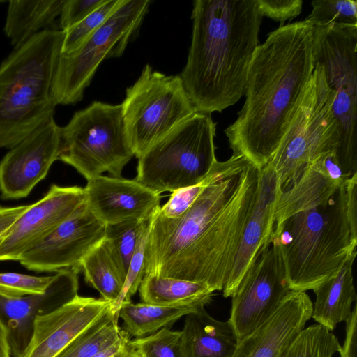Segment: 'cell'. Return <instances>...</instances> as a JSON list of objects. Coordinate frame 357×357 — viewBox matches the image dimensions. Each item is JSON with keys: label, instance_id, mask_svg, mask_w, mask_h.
Returning a JSON list of instances; mask_svg holds the SVG:
<instances>
[{"label": "cell", "instance_id": "2", "mask_svg": "<svg viewBox=\"0 0 357 357\" xmlns=\"http://www.w3.org/2000/svg\"><path fill=\"white\" fill-rule=\"evenodd\" d=\"M314 66L309 22L281 25L269 33L251 59L244 104L225 130L232 155L243 156L259 169L271 161Z\"/></svg>", "mask_w": 357, "mask_h": 357}, {"label": "cell", "instance_id": "13", "mask_svg": "<svg viewBox=\"0 0 357 357\" xmlns=\"http://www.w3.org/2000/svg\"><path fill=\"white\" fill-rule=\"evenodd\" d=\"M105 225L89 210L85 202L20 258V264L37 273L71 269L79 273L85 256L104 238Z\"/></svg>", "mask_w": 357, "mask_h": 357}, {"label": "cell", "instance_id": "17", "mask_svg": "<svg viewBox=\"0 0 357 357\" xmlns=\"http://www.w3.org/2000/svg\"><path fill=\"white\" fill-rule=\"evenodd\" d=\"M280 192L275 172L266 165L260 169L255 201L247 220L233 267L222 289L225 298L231 297L246 273L271 245L275 208Z\"/></svg>", "mask_w": 357, "mask_h": 357}, {"label": "cell", "instance_id": "30", "mask_svg": "<svg viewBox=\"0 0 357 357\" xmlns=\"http://www.w3.org/2000/svg\"><path fill=\"white\" fill-rule=\"evenodd\" d=\"M340 347L332 331L317 324L305 328L280 357H332Z\"/></svg>", "mask_w": 357, "mask_h": 357}, {"label": "cell", "instance_id": "14", "mask_svg": "<svg viewBox=\"0 0 357 357\" xmlns=\"http://www.w3.org/2000/svg\"><path fill=\"white\" fill-rule=\"evenodd\" d=\"M61 150V127L52 116L10 149L0 161L1 198L26 197L46 177Z\"/></svg>", "mask_w": 357, "mask_h": 357}, {"label": "cell", "instance_id": "9", "mask_svg": "<svg viewBox=\"0 0 357 357\" xmlns=\"http://www.w3.org/2000/svg\"><path fill=\"white\" fill-rule=\"evenodd\" d=\"M313 29L314 61L335 95L333 109L340 132L335 155L349 178L357 174V24Z\"/></svg>", "mask_w": 357, "mask_h": 357}, {"label": "cell", "instance_id": "34", "mask_svg": "<svg viewBox=\"0 0 357 357\" xmlns=\"http://www.w3.org/2000/svg\"><path fill=\"white\" fill-rule=\"evenodd\" d=\"M181 331L163 328L143 337L130 340V344L142 357H183Z\"/></svg>", "mask_w": 357, "mask_h": 357}, {"label": "cell", "instance_id": "29", "mask_svg": "<svg viewBox=\"0 0 357 357\" xmlns=\"http://www.w3.org/2000/svg\"><path fill=\"white\" fill-rule=\"evenodd\" d=\"M151 215L142 220H128L105 225L104 240L125 278L139 237Z\"/></svg>", "mask_w": 357, "mask_h": 357}, {"label": "cell", "instance_id": "25", "mask_svg": "<svg viewBox=\"0 0 357 357\" xmlns=\"http://www.w3.org/2000/svg\"><path fill=\"white\" fill-rule=\"evenodd\" d=\"M142 302L165 306H205L214 290L204 282L145 274L139 287Z\"/></svg>", "mask_w": 357, "mask_h": 357}, {"label": "cell", "instance_id": "12", "mask_svg": "<svg viewBox=\"0 0 357 357\" xmlns=\"http://www.w3.org/2000/svg\"><path fill=\"white\" fill-rule=\"evenodd\" d=\"M291 290L278 245H271L246 273L231 296L229 321L241 340L268 320Z\"/></svg>", "mask_w": 357, "mask_h": 357}, {"label": "cell", "instance_id": "36", "mask_svg": "<svg viewBox=\"0 0 357 357\" xmlns=\"http://www.w3.org/2000/svg\"><path fill=\"white\" fill-rule=\"evenodd\" d=\"M208 180V175L195 185L173 192L166 204L159 208V214L167 218L181 216L194 202L207 184Z\"/></svg>", "mask_w": 357, "mask_h": 357}, {"label": "cell", "instance_id": "19", "mask_svg": "<svg viewBox=\"0 0 357 357\" xmlns=\"http://www.w3.org/2000/svg\"><path fill=\"white\" fill-rule=\"evenodd\" d=\"M79 273L71 269L56 272L45 293L19 298L0 296V317L8 330L13 357L26 347L35 318L51 312L73 300L79 289Z\"/></svg>", "mask_w": 357, "mask_h": 357}, {"label": "cell", "instance_id": "6", "mask_svg": "<svg viewBox=\"0 0 357 357\" xmlns=\"http://www.w3.org/2000/svg\"><path fill=\"white\" fill-rule=\"evenodd\" d=\"M215 130L211 114L194 113L138 158L135 179L159 195L201 183L217 162Z\"/></svg>", "mask_w": 357, "mask_h": 357}, {"label": "cell", "instance_id": "31", "mask_svg": "<svg viewBox=\"0 0 357 357\" xmlns=\"http://www.w3.org/2000/svg\"><path fill=\"white\" fill-rule=\"evenodd\" d=\"M158 206L149 218L137 241L131 258L124 285L117 299L110 304L111 312L119 319V310L122 304L131 302V298L139 289L145 275V249L151 225Z\"/></svg>", "mask_w": 357, "mask_h": 357}, {"label": "cell", "instance_id": "15", "mask_svg": "<svg viewBox=\"0 0 357 357\" xmlns=\"http://www.w3.org/2000/svg\"><path fill=\"white\" fill-rule=\"evenodd\" d=\"M85 202L79 186L52 184L45 195L14 223L0 245V261H19L20 257L69 218Z\"/></svg>", "mask_w": 357, "mask_h": 357}, {"label": "cell", "instance_id": "28", "mask_svg": "<svg viewBox=\"0 0 357 357\" xmlns=\"http://www.w3.org/2000/svg\"><path fill=\"white\" fill-rule=\"evenodd\" d=\"M110 307L77 335L56 357H93L114 343L124 331Z\"/></svg>", "mask_w": 357, "mask_h": 357}, {"label": "cell", "instance_id": "3", "mask_svg": "<svg viewBox=\"0 0 357 357\" xmlns=\"http://www.w3.org/2000/svg\"><path fill=\"white\" fill-rule=\"evenodd\" d=\"M264 16L257 0H195L186 64L179 75L197 112H221L243 95Z\"/></svg>", "mask_w": 357, "mask_h": 357}, {"label": "cell", "instance_id": "37", "mask_svg": "<svg viewBox=\"0 0 357 357\" xmlns=\"http://www.w3.org/2000/svg\"><path fill=\"white\" fill-rule=\"evenodd\" d=\"M106 0H65L59 19L61 30L66 31L75 26Z\"/></svg>", "mask_w": 357, "mask_h": 357}, {"label": "cell", "instance_id": "7", "mask_svg": "<svg viewBox=\"0 0 357 357\" xmlns=\"http://www.w3.org/2000/svg\"><path fill=\"white\" fill-rule=\"evenodd\" d=\"M335 92L321 65L312 75L271 161L281 191L291 186L304 169L323 153L336 151L339 126L333 112Z\"/></svg>", "mask_w": 357, "mask_h": 357}, {"label": "cell", "instance_id": "21", "mask_svg": "<svg viewBox=\"0 0 357 357\" xmlns=\"http://www.w3.org/2000/svg\"><path fill=\"white\" fill-rule=\"evenodd\" d=\"M321 155L304 169L291 186L280 192L275 208L273 230L298 212L326 205L344 183L330 178Z\"/></svg>", "mask_w": 357, "mask_h": 357}, {"label": "cell", "instance_id": "8", "mask_svg": "<svg viewBox=\"0 0 357 357\" xmlns=\"http://www.w3.org/2000/svg\"><path fill=\"white\" fill-rule=\"evenodd\" d=\"M61 138L59 160L87 181L104 172L121 177L124 167L135 156L121 104L93 102L61 127Z\"/></svg>", "mask_w": 357, "mask_h": 357}, {"label": "cell", "instance_id": "10", "mask_svg": "<svg viewBox=\"0 0 357 357\" xmlns=\"http://www.w3.org/2000/svg\"><path fill=\"white\" fill-rule=\"evenodd\" d=\"M126 132L136 158L197 112L179 76L146 64L126 90L121 104Z\"/></svg>", "mask_w": 357, "mask_h": 357}, {"label": "cell", "instance_id": "33", "mask_svg": "<svg viewBox=\"0 0 357 357\" xmlns=\"http://www.w3.org/2000/svg\"><path fill=\"white\" fill-rule=\"evenodd\" d=\"M311 4L312 10L305 20L314 27L357 24L356 0H314Z\"/></svg>", "mask_w": 357, "mask_h": 357}, {"label": "cell", "instance_id": "4", "mask_svg": "<svg viewBox=\"0 0 357 357\" xmlns=\"http://www.w3.org/2000/svg\"><path fill=\"white\" fill-rule=\"evenodd\" d=\"M291 291L314 290L356 251L357 229L348 215L345 182L324 206L298 212L273 230Z\"/></svg>", "mask_w": 357, "mask_h": 357}, {"label": "cell", "instance_id": "32", "mask_svg": "<svg viewBox=\"0 0 357 357\" xmlns=\"http://www.w3.org/2000/svg\"><path fill=\"white\" fill-rule=\"evenodd\" d=\"M123 0H106L81 22L64 31L62 54H70L77 50L95 33L121 4Z\"/></svg>", "mask_w": 357, "mask_h": 357}, {"label": "cell", "instance_id": "1", "mask_svg": "<svg viewBox=\"0 0 357 357\" xmlns=\"http://www.w3.org/2000/svg\"><path fill=\"white\" fill-rule=\"evenodd\" d=\"M260 169L242 155L218 161L181 216L153 217L145 274L204 282L222 291L258 190Z\"/></svg>", "mask_w": 357, "mask_h": 357}, {"label": "cell", "instance_id": "41", "mask_svg": "<svg viewBox=\"0 0 357 357\" xmlns=\"http://www.w3.org/2000/svg\"><path fill=\"white\" fill-rule=\"evenodd\" d=\"M29 206L30 204L12 207L0 206V245L14 223Z\"/></svg>", "mask_w": 357, "mask_h": 357}, {"label": "cell", "instance_id": "18", "mask_svg": "<svg viewBox=\"0 0 357 357\" xmlns=\"http://www.w3.org/2000/svg\"><path fill=\"white\" fill-rule=\"evenodd\" d=\"M85 204L104 225L144 220L158 206L161 196L134 179L98 176L84 188Z\"/></svg>", "mask_w": 357, "mask_h": 357}, {"label": "cell", "instance_id": "22", "mask_svg": "<svg viewBox=\"0 0 357 357\" xmlns=\"http://www.w3.org/2000/svg\"><path fill=\"white\" fill-rule=\"evenodd\" d=\"M181 332L183 357H231L238 342L230 322L214 319L204 307L185 316Z\"/></svg>", "mask_w": 357, "mask_h": 357}, {"label": "cell", "instance_id": "23", "mask_svg": "<svg viewBox=\"0 0 357 357\" xmlns=\"http://www.w3.org/2000/svg\"><path fill=\"white\" fill-rule=\"evenodd\" d=\"M356 254L355 251L335 275L313 290L316 299L311 318L331 331L349 319L351 304L357 299L353 276Z\"/></svg>", "mask_w": 357, "mask_h": 357}, {"label": "cell", "instance_id": "16", "mask_svg": "<svg viewBox=\"0 0 357 357\" xmlns=\"http://www.w3.org/2000/svg\"><path fill=\"white\" fill-rule=\"evenodd\" d=\"M111 303L77 295L59 308L35 318L30 340L18 357H56L102 315Z\"/></svg>", "mask_w": 357, "mask_h": 357}, {"label": "cell", "instance_id": "26", "mask_svg": "<svg viewBox=\"0 0 357 357\" xmlns=\"http://www.w3.org/2000/svg\"><path fill=\"white\" fill-rule=\"evenodd\" d=\"M204 306L185 305L165 306L132 301L121 305L119 319L123 320V330L135 338L150 335L173 324L182 317Z\"/></svg>", "mask_w": 357, "mask_h": 357}, {"label": "cell", "instance_id": "11", "mask_svg": "<svg viewBox=\"0 0 357 357\" xmlns=\"http://www.w3.org/2000/svg\"><path fill=\"white\" fill-rule=\"evenodd\" d=\"M150 0H123L107 21L77 50L60 56L52 84L58 105L81 101L100 63L121 56L149 11Z\"/></svg>", "mask_w": 357, "mask_h": 357}, {"label": "cell", "instance_id": "38", "mask_svg": "<svg viewBox=\"0 0 357 357\" xmlns=\"http://www.w3.org/2000/svg\"><path fill=\"white\" fill-rule=\"evenodd\" d=\"M264 17H268L282 24L292 20L301 12L302 0H257Z\"/></svg>", "mask_w": 357, "mask_h": 357}, {"label": "cell", "instance_id": "5", "mask_svg": "<svg viewBox=\"0 0 357 357\" xmlns=\"http://www.w3.org/2000/svg\"><path fill=\"white\" fill-rule=\"evenodd\" d=\"M65 31L46 29L0 64V148L12 149L53 116L52 84Z\"/></svg>", "mask_w": 357, "mask_h": 357}, {"label": "cell", "instance_id": "35", "mask_svg": "<svg viewBox=\"0 0 357 357\" xmlns=\"http://www.w3.org/2000/svg\"><path fill=\"white\" fill-rule=\"evenodd\" d=\"M54 278L50 276H35L23 273H0V296L19 298L45 292Z\"/></svg>", "mask_w": 357, "mask_h": 357}, {"label": "cell", "instance_id": "24", "mask_svg": "<svg viewBox=\"0 0 357 357\" xmlns=\"http://www.w3.org/2000/svg\"><path fill=\"white\" fill-rule=\"evenodd\" d=\"M65 0L9 1L4 33L14 49L46 30L60 15Z\"/></svg>", "mask_w": 357, "mask_h": 357}, {"label": "cell", "instance_id": "42", "mask_svg": "<svg viewBox=\"0 0 357 357\" xmlns=\"http://www.w3.org/2000/svg\"><path fill=\"white\" fill-rule=\"evenodd\" d=\"M0 357H13L9 342L8 330L0 317Z\"/></svg>", "mask_w": 357, "mask_h": 357}, {"label": "cell", "instance_id": "43", "mask_svg": "<svg viewBox=\"0 0 357 357\" xmlns=\"http://www.w3.org/2000/svg\"><path fill=\"white\" fill-rule=\"evenodd\" d=\"M132 357H142L140 354L137 351L136 354Z\"/></svg>", "mask_w": 357, "mask_h": 357}, {"label": "cell", "instance_id": "39", "mask_svg": "<svg viewBox=\"0 0 357 357\" xmlns=\"http://www.w3.org/2000/svg\"><path fill=\"white\" fill-rule=\"evenodd\" d=\"M346 337L339 353L341 357H357V306L355 305L351 317L346 322Z\"/></svg>", "mask_w": 357, "mask_h": 357}, {"label": "cell", "instance_id": "27", "mask_svg": "<svg viewBox=\"0 0 357 357\" xmlns=\"http://www.w3.org/2000/svg\"><path fill=\"white\" fill-rule=\"evenodd\" d=\"M86 282L111 303L120 295L126 278L120 271L112 252L103 240L91 250L81 263Z\"/></svg>", "mask_w": 357, "mask_h": 357}, {"label": "cell", "instance_id": "20", "mask_svg": "<svg viewBox=\"0 0 357 357\" xmlns=\"http://www.w3.org/2000/svg\"><path fill=\"white\" fill-rule=\"evenodd\" d=\"M305 291H291L275 313L238 342L231 357H280L312 317Z\"/></svg>", "mask_w": 357, "mask_h": 357}, {"label": "cell", "instance_id": "40", "mask_svg": "<svg viewBox=\"0 0 357 357\" xmlns=\"http://www.w3.org/2000/svg\"><path fill=\"white\" fill-rule=\"evenodd\" d=\"M130 341V337L124 331L114 343L102 349L93 357H132L137 351Z\"/></svg>", "mask_w": 357, "mask_h": 357}]
</instances>
